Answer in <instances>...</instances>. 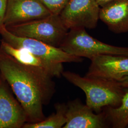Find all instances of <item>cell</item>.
<instances>
[{"label":"cell","mask_w":128,"mask_h":128,"mask_svg":"<svg viewBox=\"0 0 128 128\" xmlns=\"http://www.w3.org/2000/svg\"><path fill=\"white\" fill-rule=\"evenodd\" d=\"M0 73L23 107L28 122L45 119L43 106L50 103L56 92L53 78L40 69L18 62L0 46Z\"/></svg>","instance_id":"6da1fadb"},{"label":"cell","mask_w":128,"mask_h":128,"mask_svg":"<svg viewBox=\"0 0 128 128\" xmlns=\"http://www.w3.org/2000/svg\"><path fill=\"white\" fill-rule=\"evenodd\" d=\"M62 76L84 92L86 104L95 113H100L107 107H118L121 103L124 88L119 82L86 76L82 77L69 71H63Z\"/></svg>","instance_id":"7a4b0ae2"},{"label":"cell","mask_w":128,"mask_h":128,"mask_svg":"<svg viewBox=\"0 0 128 128\" xmlns=\"http://www.w3.org/2000/svg\"><path fill=\"white\" fill-rule=\"evenodd\" d=\"M59 48L69 54L90 60L100 55L128 56V47L113 46L100 41L90 36L84 28L69 30Z\"/></svg>","instance_id":"3957f363"},{"label":"cell","mask_w":128,"mask_h":128,"mask_svg":"<svg viewBox=\"0 0 128 128\" xmlns=\"http://www.w3.org/2000/svg\"><path fill=\"white\" fill-rule=\"evenodd\" d=\"M5 27L15 36L34 39L57 48L69 30L60 15L52 14L44 18Z\"/></svg>","instance_id":"277c9868"},{"label":"cell","mask_w":128,"mask_h":128,"mask_svg":"<svg viewBox=\"0 0 128 128\" xmlns=\"http://www.w3.org/2000/svg\"><path fill=\"white\" fill-rule=\"evenodd\" d=\"M2 40L10 45L17 48L26 49L32 54L53 62L57 63H80L82 58L71 55L62 50L34 39L18 37L12 34L5 26L0 28Z\"/></svg>","instance_id":"5b68a950"},{"label":"cell","mask_w":128,"mask_h":128,"mask_svg":"<svg viewBox=\"0 0 128 128\" xmlns=\"http://www.w3.org/2000/svg\"><path fill=\"white\" fill-rule=\"evenodd\" d=\"M100 8L96 0H69L60 17L68 30L78 28L93 29L99 20Z\"/></svg>","instance_id":"8992f818"},{"label":"cell","mask_w":128,"mask_h":128,"mask_svg":"<svg viewBox=\"0 0 128 128\" xmlns=\"http://www.w3.org/2000/svg\"><path fill=\"white\" fill-rule=\"evenodd\" d=\"M26 122L25 110L0 73V128H22Z\"/></svg>","instance_id":"52a82bcc"},{"label":"cell","mask_w":128,"mask_h":128,"mask_svg":"<svg viewBox=\"0 0 128 128\" xmlns=\"http://www.w3.org/2000/svg\"><path fill=\"white\" fill-rule=\"evenodd\" d=\"M51 14L42 0H8L4 25L7 27L24 23Z\"/></svg>","instance_id":"ba28073f"},{"label":"cell","mask_w":128,"mask_h":128,"mask_svg":"<svg viewBox=\"0 0 128 128\" xmlns=\"http://www.w3.org/2000/svg\"><path fill=\"white\" fill-rule=\"evenodd\" d=\"M66 112V122L63 128H107L110 125L102 110L95 113L79 99L69 102Z\"/></svg>","instance_id":"9c48e42d"},{"label":"cell","mask_w":128,"mask_h":128,"mask_svg":"<svg viewBox=\"0 0 128 128\" xmlns=\"http://www.w3.org/2000/svg\"><path fill=\"white\" fill-rule=\"evenodd\" d=\"M91 63L86 76L102 78L120 82L128 76V56L104 55L96 56Z\"/></svg>","instance_id":"30bf717a"},{"label":"cell","mask_w":128,"mask_h":128,"mask_svg":"<svg viewBox=\"0 0 128 128\" xmlns=\"http://www.w3.org/2000/svg\"><path fill=\"white\" fill-rule=\"evenodd\" d=\"M0 46L7 54L18 62L40 69L52 78H60L64 71L62 63H57L44 60L26 49L17 48L2 40Z\"/></svg>","instance_id":"8fae6325"},{"label":"cell","mask_w":128,"mask_h":128,"mask_svg":"<svg viewBox=\"0 0 128 128\" xmlns=\"http://www.w3.org/2000/svg\"><path fill=\"white\" fill-rule=\"evenodd\" d=\"M99 20L112 32H128V0H114L101 7Z\"/></svg>","instance_id":"7c38bea8"},{"label":"cell","mask_w":128,"mask_h":128,"mask_svg":"<svg viewBox=\"0 0 128 128\" xmlns=\"http://www.w3.org/2000/svg\"><path fill=\"white\" fill-rule=\"evenodd\" d=\"M110 127L125 128L128 127V87L124 88V94L118 107H107L102 110Z\"/></svg>","instance_id":"4fadbf2b"},{"label":"cell","mask_w":128,"mask_h":128,"mask_svg":"<svg viewBox=\"0 0 128 128\" xmlns=\"http://www.w3.org/2000/svg\"><path fill=\"white\" fill-rule=\"evenodd\" d=\"M56 112L42 121L36 123L26 122L22 128H61L66 122V112L67 104L65 103H57L55 104Z\"/></svg>","instance_id":"5bb4252c"},{"label":"cell","mask_w":128,"mask_h":128,"mask_svg":"<svg viewBox=\"0 0 128 128\" xmlns=\"http://www.w3.org/2000/svg\"><path fill=\"white\" fill-rule=\"evenodd\" d=\"M52 14L60 15L69 0H42Z\"/></svg>","instance_id":"9a60e30c"},{"label":"cell","mask_w":128,"mask_h":128,"mask_svg":"<svg viewBox=\"0 0 128 128\" xmlns=\"http://www.w3.org/2000/svg\"><path fill=\"white\" fill-rule=\"evenodd\" d=\"M8 0H0V28L4 25V20Z\"/></svg>","instance_id":"2e32d148"},{"label":"cell","mask_w":128,"mask_h":128,"mask_svg":"<svg viewBox=\"0 0 128 128\" xmlns=\"http://www.w3.org/2000/svg\"><path fill=\"white\" fill-rule=\"evenodd\" d=\"M120 85L124 88L128 87V76H127L124 78H122V80L120 82Z\"/></svg>","instance_id":"e0dca14e"},{"label":"cell","mask_w":128,"mask_h":128,"mask_svg":"<svg viewBox=\"0 0 128 128\" xmlns=\"http://www.w3.org/2000/svg\"><path fill=\"white\" fill-rule=\"evenodd\" d=\"M99 5L102 7L114 0H96Z\"/></svg>","instance_id":"ac0fdd59"},{"label":"cell","mask_w":128,"mask_h":128,"mask_svg":"<svg viewBox=\"0 0 128 128\" xmlns=\"http://www.w3.org/2000/svg\"><path fill=\"white\" fill-rule=\"evenodd\" d=\"M127 128H128V127H127Z\"/></svg>","instance_id":"d6986e66"}]
</instances>
